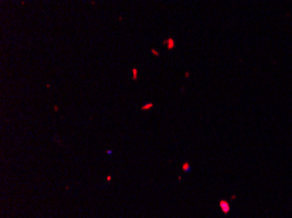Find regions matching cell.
Listing matches in <instances>:
<instances>
[{
    "label": "cell",
    "mask_w": 292,
    "mask_h": 218,
    "mask_svg": "<svg viewBox=\"0 0 292 218\" xmlns=\"http://www.w3.org/2000/svg\"><path fill=\"white\" fill-rule=\"evenodd\" d=\"M152 107H153V103L149 102V103H147V105L142 106V110H143V111H148L149 108H152Z\"/></svg>",
    "instance_id": "3"
},
{
    "label": "cell",
    "mask_w": 292,
    "mask_h": 218,
    "mask_svg": "<svg viewBox=\"0 0 292 218\" xmlns=\"http://www.w3.org/2000/svg\"><path fill=\"white\" fill-rule=\"evenodd\" d=\"M182 170L186 171V173H189V171L191 170V167H190V165H189V162H185V163L182 165Z\"/></svg>",
    "instance_id": "2"
},
{
    "label": "cell",
    "mask_w": 292,
    "mask_h": 218,
    "mask_svg": "<svg viewBox=\"0 0 292 218\" xmlns=\"http://www.w3.org/2000/svg\"><path fill=\"white\" fill-rule=\"evenodd\" d=\"M220 205H221V208H223V210H224V212H228V210H229V205H227V202H225V201H221Z\"/></svg>",
    "instance_id": "4"
},
{
    "label": "cell",
    "mask_w": 292,
    "mask_h": 218,
    "mask_svg": "<svg viewBox=\"0 0 292 218\" xmlns=\"http://www.w3.org/2000/svg\"><path fill=\"white\" fill-rule=\"evenodd\" d=\"M152 54H155L156 56H159V52H157V51H155V50H152Z\"/></svg>",
    "instance_id": "6"
},
{
    "label": "cell",
    "mask_w": 292,
    "mask_h": 218,
    "mask_svg": "<svg viewBox=\"0 0 292 218\" xmlns=\"http://www.w3.org/2000/svg\"><path fill=\"white\" fill-rule=\"evenodd\" d=\"M165 43L168 45V48H169V50H172V48H173L174 46H176V42H174V39H173V38H168L166 41H164V45H165Z\"/></svg>",
    "instance_id": "1"
},
{
    "label": "cell",
    "mask_w": 292,
    "mask_h": 218,
    "mask_svg": "<svg viewBox=\"0 0 292 218\" xmlns=\"http://www.w3.org/2000/svg\"><path fill=\"white\" fill-rule=\"evenodd\" d=\"M132 77L134 80H138V69L136 68H132Z\"/></svg>",
    "instance_id": "5"
}]
</instances>
